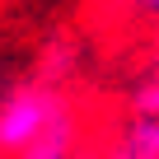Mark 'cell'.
I'll return each mask as SVG.
<instances>
[{
	"label": "cell",
	"mask_w": 159,
	"mask_h": 159,
	"mask_svg": "<svg viewBox=\"0 0 159 159\" xmlns=\"http://www.w3.org/2000/svg\"><path fill=\"white\" fill-rule=\"evenodd\" d=\"M61 117H70L66 98L47 84V80H33V84H19L0 98V154L24 159Z\"/></svg>",
	"instance_id": "6da1fadb"
},
{
	"label": "cell",
	"mask_w": 159,
	"mask_h": 159,
	"mask_svg": "<svg viewBox=\"0 0 159 159\" xmlns=\"http://www.w3.org/2000/svg\"><path fill=\"white\" fill-rule=\"evenodd\" d=\"M103 159H159V112L136 108L117 126V136L103 150Z\"/></svg>",
	"instance_id": "7a4b0ae2"
},
{
	"label": "cell",
	"mask_w": 159,
	"mask_h": 159,
	"mask_svg": "<svg viewBox=\"0 0 159 159\" xmlns=\"http://www.w3.org/2000/svg\"><path fill=\"white\" fill-rule=\"evenodd\" d=\"M75 154H80V131H75V112H70V117H61L24 159H75Z\"/></svg>",
	"instance_id": "3957f363"
},
{
	"label": "cell",
	"mask_w": 159,
	"mask_h": 159,
	"mask_svg": "<svg viewBox=\"0 0 159 159\" xmlns=\"http://www.w3.org/2000/svg\"><path fill=\"white\" fill-rule=\"evenodd\" d=\"M117 14L126 24H140V28H154L159 33V0H112Z\"/></svg>",
	"instance_id": "277c9868"
},
{
	"label": "cell",
	"mask_w": 159,
	"mask_h": 159,
	"mask_svg": "<svg viewBox=\"0 0 159 159\" xmlns=\"http://www.w3.org/2000/svg\"><path fill=\"white\" fill-rule=\"evenodd\" d=\"M136 108H150V112H159V70L145 80V89L136 94Z\"/></svg>",
	"instance_id": "5b68a950"
},
{
	"label": "cell",
	"mask_w": 159,
	"mask_h": 159,
	"mask_svg": "<svg viewBox=\"0 0 159 159\" xmlns=\"http://www.w3.org/2000/svg\"><path fill=\"white\" fill-rule=\"evenodd\" d=\"M75 159H103V154H75Z\"/></svg>",
	"instance_id": "8992f818"
}]
</instances>
